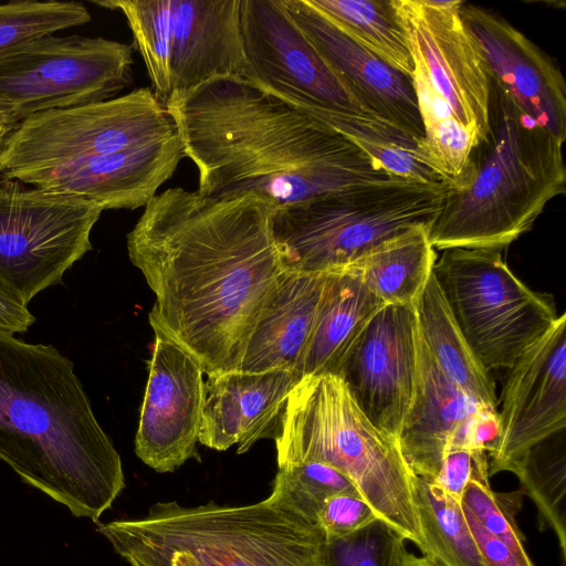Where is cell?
<instances>
[{"instance_id": "obj_1", "label": "cell", "mask_w": 566, "mask_h": 566, "mask_svg": "<svg viewBox=\"0 0 566 566\" xmlns=\"http://www.w3.org/2000/svg\"><path fill=\"white\" fill-rule=\"evenodd\" d=\"M273 210L255 196L213 199L174 187L145 206L127 234L129 260L156 296L148 314L155 335L208 376L240 370L286 272Z\"/></svg>"}, {"instance_id": "obj_2", "label": "cell", "mask_w": 566, "mask_h": 566, "mask_svg": "<svg viewBox=\"0 0 566 566\" xmlns=\"http://www.w3.org/2000/svg\"><path fill=\"white\" fill-rule=\"evenodd\" d=\"M198 192L255 196L274 209L386 181L371 156L338 130L242 76L213 77L165 104Z\"/></svg>"}, {"instance_id": "obj_3", "label": "cell", "mask_w": 566, "mask_h": 566, "mask_svg": "<svg viewBox=\"0 0 566 566\" xmlns=\"http://www.w3.org/2000/svg\"><path fill=\"white\" fill-rule=\"evenodd\" d=\"M0 460L27 484L97 523L125 488L120 455L74 364L0 329Z\"/></svg>"}, {"instance_id": "obj_4", "label": "cell", "mask_w": 566, "mask_h": 566, "mask_svg": "<svg viewBox=\"0 0 566 566\" xmlns=\"http://www.w3.org/2000/svg\"><path fill=\"white\" fill-rule=\"evenodd\" d=\"M562 145L491 81L489 135L472 154L465 184L448 188L429 230L432 247L502 250L530 231L565 193Z\"/></svg>"}, {"instance_id": "obj_5", "label": "cell", "mask_w": 566, "mask_h": 566, "mask_svg": "<svg viewBox=\"0 0 566 566\" xmlns=\"http://www.w3.org/2000/svg\"><path fill=\"white\" fill-rule=\"evenodd\" d=\"M97 531L129 566H321L324 538L317 525L266 499L241 506L158 502L143 518Z\"/></svg>"}, {"instance_id": "obj_6", "label": "cell", "mask_w": 566, "mask_h": 566, "mask_svg": "<svg viewBox=\"0 0 566 566\" xmlns=\"http://www.w3.org/2000/svg\"><path fill=\"white\" fill-rule=\"evenodd\" d=\"M274 441L277 467L308 461L333 467L379 518L422 551L412 473L397 441L368 420L338 376L301 378L289 395Z\"/></svg>"}, {"instance_id": "obj_7", "label": "cell", "mask_w": 566, "mask_h": 566, "mask_svg": "<svg viewBox=\"0 0 566 566\" xmlns=\"http://www.w3.org/2000/svg\"><path fill=\"white\" fill-rule=\"evenodd\" d=\"M448 187L395 177L277 208L272 232L286 271L346 268L366 251L439 216Z\"/></svg>"}, {"instance_id": "obj_8", "label": "cell", "mask_w": 566, "mask_h": 566, "mask_svg": "<svg viewBox=\"0 0 566 566\" xmlns=\"http://www.w3.org/2000/svg\"><path fill=\"white\" fill-rule=\"evenodd\" d=\"M120 11L151 83L165 105L219 76H242L241 0H107Z\"/></svg>"}, {"instance_id": "obj_9", "label": "cell", "mask_w": 566, "mask_h": 566, "mask_svg": "<svg viewBox=\"0 0 566 566\" xmlns=\"http://www.w3.org/2000/svg\"><path fill=\"white\" fill-rule=\"evenodd\" d=\"M433 274L488 371L509 369L559 317L552 296L524 284L503 261L501 250H443Z\"/></svg>"}, {"instance_id": "obj_10", "label": "cell", "mask_w": 566, "mask_h": 566, "mask_svg": "<svg viewBox=\"0 0 566 566\" xmlns=\"http://www.w3.org/2000/svg\"><path fill=\"white\" fill-rule=\"evenodd\" d=\"M166 106L151 88L31 115L0 148V177L46 169L87 156L122 151L177 135Z\"/></svg>"}, {"instance_id": "obj_11", "label": "cell", "mask_w": 566, "mask_h": 566, "mask_svg": "<svg viewBox=\"0 0 566 566\" xmlns=\"http://www.w3.org/2000/svg\"><path fill=\"white\" fill-rule=\"evenodd\" d=\"M103 209L84 198L0 179V284L24 304L93 249Z\"/></svg>"}, {"instance_id": "obj_12", "label": "cell", "mask_w": 566, "mask_h": 566, "mask_svg": "<svg viewBox=\"0 0 566 566\" xmlns=\"http://www.w3.org/2000/svg\"><path fill=\"white\" fill-rule=\"evenodd\" d=\"M132 46L101 36L48 35L0 53V106L31 115L116 97L132 83Z\"/></svg>"}, {"instance_id": "obj_13", "label": "cell", "mask_w": 566, "mask_h": 566, "mask_svg": "<svg viewBox=\"0 0 566 566\" xmlns=\"http://www.w3.org/2000/svg\"><path fill=\"white\" fill-rule=\"evenodd\" d=\"M240 32L245 80L317 118L368 116L294 22L283 0H241Z\"/></svg>"}, {"instance_id": "obj_14", "label": "cell", "mask_w": 566, "mask_h": 566, "mask_svg": "<svg viewBox=\"0 0 566 566\" xmlns=\"http://www.w3.org/2000/svg\"><path fill=\"white\" fill-rule=\"evenodd\" d=\"M411 53L454 118L482 144L490 132L491 80L461 0H390Z\"/></svg>"}, {"instance_id": "obj_15", "label": "cell", "mask_w": 566, "mask_h": 566, "mask_svg": "<svg viewBox=\"0 0 566 566\" xmlns=\"http://www.w3.org/2000/svg\"><path fill=\"white\" fill-rule=\"evenodd\" d=\"M497 415L489 475L513 472L533 448L565 430V313L507 369Z\"/></svg>"}, {"instance_id": "obj_16", "label": "cell", "mask_w": 566, "mask_h": 566, "mask_svg": "<svg viewBox=\"0 0 566 566\" xmlns=\"http://www.w3.org/2000/svg\"><path fill=\"white\" fill-rule=\"evenodd\" d=\"M418 340L415 308L385 305L355 338L336 375L368 420L395 441L417 382Z\"/></svg>"}, {"instance_id": "obj_17", "label": "cell", "mask_w": 566, "mask_h": 566, "mask_svg": "<svg viewBox=\"0 0 566 566\" xmlns=\"http://www.w3.org/2000/svg\"><path fill=\"white\" fill-rule=\"evenodd\" d=\"M135 453L159 473L174 472L197 451L206 401L200 365L186 352L155 335Z\"/></svg>"}, {"instance_id": "obj_18", "label": "cell", "mask_w": 566, "mask_h": 566, "mask_svg": "<svg viewBox=\"0 0 566 566\" xmlns=\"http://www.w3.org/2000/svg\"><path fill=\"white\" fill-rule=\"evenodd\" d=\"M462 18L492 82L559 143L566 138V85L555 60L504 18L472 4Z\"/></svg>"}, {"instance_id": "obj_19", "label": "cell", "mask_w": 566, "mask_h": 566, "mask_svg": "<svg viewBox=\"0 0 566 566\" xmlns=\"http://www.w3.org/2000/svg\"><path fill=\"white\" fill-rule=\"evenodd\" d=\"M178 134L140 147L77 158L10 179L74 195L103 210L145 207L171 178L184 158Z\"/></svg>"}, {"instance_id": "obj_20", "label": "cell", "mask_w": 566, "mask_h": 566, "mask_svg": "<svg viewBox=\"0 0 566 566\" xmlns=\"http://www.w3.org/2000/svg\"><path fill=\"white\" fill-rule=\"evenodd\" d=\"M294 22L338 75L366 114L420 146L423 128L411 78L391 69L340 32L308 0H283Z\"/></svg>"}, {"instance_id": "obj_21", "label": "cell", "mask_w": 566, "mask_h": 566, "mask_svg": "<svg viewBox=\"0 0 566 566\" xmlns=\"http://www.w3.org/2000/svg\"><path fill=\"white\" fill-rule=\"evenodd\" d=\"M301 378L289 369L209 375L199 442L218 451L238 444L240 454L260 439L274 440L289 395Z\"/></svg>"}, {"instance_id": "obj_22", "label": "cell", "mask_w": 566, "mask_h": 566, "mask_svg": "<svg viewBox=\"0 0 566 566\" xmlns=\"http://www.w3.org/2000/svg\"><path fill=\"white\" fill-rule=\"evenodd\" d=\"M418 353L417 382L397 443L411 473L432 482L451 448L469 449L481 410L443 374L420 334Z\"/></svg>"}, {"instance_id": "obj_23", "label": "cell", "mask_w": 566, "mask_h": 566, "mask_svg": "<svg viewBox=\"0 0 566 566\" xmlns=\"http://www.w3.org/2000/svg\"><path fill=\"white\" fill-rule=\"evenodd\" d=\"M333 273H284L252 333L240 371L289 369L301 374L317 313Z\"/></svg>"}, {"instance_id": "obj_24", "label": "cell", "mask_w": 566, "mask_h": 566, "mask_svg": "<svg viewBox=\"0 0 566 566\" xmlns=\"http://www.w3.org/2000/svg\"><path fill=\"white\" fill-rule=\"evenodd\" d=\"M421 339L460 391L481 411L497 415L495 386L460 331L432 272L415 304Z\"/></svg>"}, {"instance_id": "obj_25", "label": "cell", "mask_w": 566, "mask_h": 566, "mask_svg": "<svg viewBox=\"0 0 566 566\" xmlns=\"http://www.w3.org/2000/svg\"><path fill=\"white\" fill-rule=\"evenodd\" d=\"M429 226L409 228L373 247L340 271L355 275L385 305L415 308L437 261Z\"/></svg>"}, {"instance_id": "obj_26", "label": "cell", "mask_w": 566, "mask_h": 566, "mask_svg": "<svg viewBox=\"0 0 566 566\" xmlns=\"http://www.w3.org/2000/svg\"><path fill=\"white\" fill-rule=\"evenodd\" d=\"M385 304L355 275L335 271L323 296L301 375H337L338 368L368 321Z\"/></svg>"}, {"instance_id": "obj_27", "label": "cell", "mask_w": 566, "mask_h": 566, "mask_svg": "<svg viewBox=\"0 0 566 566\" xmlns=\"http://www.w3.org/2000/svg\"><path fill=\"white\" fill-rule=\"evenodd\" d=\"M308 1L347 38L411 78V53L390 0Z\"/></svg>"}, {"instance_id": "obj_28", "label": "cell", "mask_w": 566, "mask_h": 566, "mask_svg": "<svg viewBox=\"0 0 566 566\" xmlns=\"http://www.w3.org/2000/svg\"><path fill=\"white\" fill-rule=\"evenodd\" d=\"M411 488L424 556L440 566H486L461 502L415 474Z\"/></svg>"}, {"instance_id": "obj_29", "label": "cell", "mask_w": 566, "mask_h": 566, "mask_svg": "<svg viewBox=\"0 0 566 566\" xmlns=\"http://www.w3.org/2000/svg\"><path fill=\"white\" fill-rule=\"evenodd\" d=\"M521 481L522 493L534 502L539 523L552 528L559 542L563 558L566 555L565 449L557 443L547 446V440L533 448L513 471Z\"/></svg>"}, {"instance_id": "obj_30", "label": "cell", "mask_w": 566, "mask_h": 566, "mask_svg": "<svg viewBox=\"0 0 566 566\" xmlns=\"http://www.w3.org/2000/svg\"><path fill=\"white\" fill-rule=\"evenodd\" d=\"M339 493L358 491L344 474L328 464L293 462L277 467L273 489L266 500L317 525L323 503Z\"/></svg>"}, {"instance_id": "obj_31", "label": "cell", "mask_w": 566, "mask_h": 566, "mask_svg": "<svg viewBox=\"0 0 566 566\" xmlns=\"http://www.w3.org/2000/svg\"><path fill=\"white\" fill-rule=\"evenodd\" d=\"M91 21L76 1H11L0 4V53Z\"/></svg>"}, {"instance_id": "obj_32", "label": "cell", "mask_w": 566, "mask_h": 566, "mask_svg": "<svg viewBox=\"0 0 566 566\" xmlns=\"http://www.w3.org/2000/svg\"><path fill=\"white\" fill-rule=\"evenodd\" d=\"M405 537L379 517L339 537H325L321 566H407Z\"/></svg>"}, {"instance_id": "obj_33", "label": "cell", "mask_w": 566, "mask_h": 566, "mask_svg": "<svg viewBox=\"0 0 566 566\" xmlns=\"http://www.w3.org/2000/svg\"><path fill=\"white\" fill-rule=\"evenodd\" d=\"M522 494V491L511 494L495 493L489 483L486 452L473 453V470L461 497L462 509L490 534L505 541L517 554L527 556L523 544L524 536L515 521Z\"/></svg>"}, {"instance_id": "obj_34", "label": "cell", "mask_w": 566, "mask_h": 566, "mask_svg": "<svg viewBox=\"0 0 566 566\" xmlns=\"http://www.w3.org/2000/svg\"><path fill=\"white\" fill-rule=\"evenodd\" d=\"M378 517L358 493L328 497L317 515V526L325 537H339L357 531Z\"/></svg>"}, {"instance_id": "obj_35", "label": "cell", "mask_w": 566, "mask_h": 566, "mask_svg": "<svg viewBox=\"0 0 566 566\" xmlns=\"http://www.w3.org/2000/svg\"><path fill=\"white\" fill-rule=\"evenodd\" d=\"M472 470L473 453L465 448H451L443 459L437 478L430 483L447 496L461 502Z\"/></svg>"}, {"instance_id": "obj_36", "label": "cell", "mask_w": 566, "mask_h": 566, "mask_svg": "<svg viewBox=\"0 0 566 566\" xmlns=\"http://www.w3.org/2000/svg\"><path fill=\"white\" fill-rule=\"evenodd\" d=\"M463 512L486 566H533L528 555L517 554L505 541L484 530L469 512Z\"/></svg>"}, {"instance_id": "obj_37", "label": "cell", "mask_w": 566, "mask_h": 566, "mask_svg": "<svg viewBox=\"0 0 566 566\" xmlns=\"http://www.w3.org/2000/svg\"><path fill=\"white\" fill-rule=\"evenodd\" d=\"M34 322L28 305L0 284V329L24 333Z\"/></svg>"}, {"instance_id": "obj_38", "label": "cell", "mask_w": 566, "mask_h": 566, "mask_svg": "<svg viewBox=\"0 0 566 566\" xmlns=\"http://www.w3.org/2000/svg\"><path fill=\"white\" fill-rule=\"evenodd\" d=\"M20 122L10 109L0 106V135H8Z\"/></svg>"}, {"instance_id": "obj_39", "label": "cell", "mask_w": 566, "mask_h": 566, "mask_svg": "<svg viewBox=\"0 0 566 566\" xmlns=\"http://www.w3.org/2000/svg\"><path fill=\"white\" fill-rule=\"evenodd\" d=\"M407 566H440L437 563L432 562L426 556L417 557L412 554L408 555Z\"/></svg>"}, {"instance_id": "obj_40", "label": "cell", "mask_w": 566, "mask_h": 566, "mask_svg": "<svg viewBox=\"0 0 566 566\" xmlns=\"http://www.w3.org/2000/svg\"><path fill=\"white\" fill-rule=\"evenodd\" d=\"M7 135H0V148H1V145H2V142L3 139L6 138Z\"/></svg>"}]
</instances>
